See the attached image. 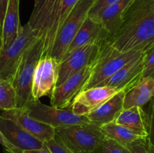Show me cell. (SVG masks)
Segmentation results:
<instances>
[{"instance_id":"obj_24","label":"cell","mask_w":154,"mask_h":153,"mask_svg":"<svg viewBox=\"0 0 154 153\" xmlns=\"http://www.w3.org/2000/svg\"><path fill=\"white\" fill-rule=\"evenodd\" d=\"M92 153H129L123 146L112 140L104 137L98 148Z\"/></svg>"},{"instance_id":"obj_27","label":"cell","mask_w":154,"mask_h":153,"mask_svg":"<svg viewBox=\"0 0 154 153\" xmlns=\"http://www.w3.org/2000/svg\"><path fill=\"white\" fill-rule=\"evenodd\" d=\"M45 144L52 153H74L56 138L45 142Z\"/></svg>"},{"instance_id":"obj_20","label":"cell","mask_w":154,"mask_h":153,"mask_svg":"<svg viewBox=\"0 0 154 153\" xmlns=\"http://www.w3.org/2000/svg\"><path fill=\"white\" fill-rule=\"evenodd\" d=\"M154 98V77L138 82L126 92L123 100V109L140 106L142 107Z\"/></svg>"},{"instance_id":"obj_30","label":"cell","mask_w":154,"mask_h":153,"mask_svg":"<svg viewBox=\"0 0 154 153\" xmlns=\"http://www.w3.org/2000/svg\"><path fill=\"white\" fill-rule=\"evenodd\" d=\"M22 153H52L51 150L47 147V146H44L42 148H37V149H32V150H26V151H23Z\"/></svg>"},{"instance_id":"obj_12","label":"cell","mask_w":154,"mask_h":153,"mask_svg":"<svg viewBox=\"0 0 154 153\" xmlns=\"http://www.w3.org/2000/svg\"><path fill=\"white\" fill-rule=\"evenodd\" d=\"M0 116L16 123L18 126L43 142L54 139L55 128L32 118L24 107L2 110Z\"/></svg>"},{"instance_id":"obj_14","label":"cell","mask_w":154,"mask_h":153,"mask_svg":"<svg viewBox=\"0 0 154 153\" xmlns=\"http://www.w3.org/2000/svg\"><path fill=\"white\" fill-rule=\"evenodd\" d=\"M143 53L138 58L131 61L114 75L107 79L99 86L114 87L125 92L141 81L143 69Z\"/></svg>"},{"instance_id":"obj_6","label":"cell","mask_w":154,"mask_h":153,"mask_svg":"<svg viewBox=\"0 0 154 153\" xmlns=\"http://www.w3.org/2000/svg\"><path fill=\"white\" fill-rule=\"evenodd\" d=\"M37 37L35 32L27 22L22 26L19 35L11 44L2 49L0 55V79L12 83L15 73L24 53Z\"/></svg>"},{"instance_id":"obj_2","label":"cell","mask_w":154,"mask_h":153,"mask_svg":"<svg viewBox=\"0 0 154 153\" xmlns=\"http://www.w3.org/2000/svg\"><path fill=\"white\" fill-rule=\"evenodd\" d=\"M143 52L144 51L141 50L121 52L107 43L100 48L99 54L93 64L90 77L84 90L99 86L123 66L139 57Z\"/></svg>"},{"instance_id":"obj_18","label":"cell","mask_w":154,"mask_h":153,"mask_svg":"<svg viewBox=\"0 0 154 153\" xmlns=\"http://www.w3.org/2000/svg\"><path fill=\"white\" fill-rule=\"evenodd\" d=\"M22 28L20 21V0H8L2 23V46L6 47L19 35Z\"/></svg>"},{"instance_id":"obj_9","label":"cell","mask_w":154,"mask_h":153,"mask_svg":"<svg viewBox=\"0 0 154 153\" xmlns=\"http://www.w3.org/2000/svg\"><path fill=\"white\" fill-rule=\"evenodd\" d=\"M59 62L51 56H43L38 62L35 68L32 83V100L50 96L57 85Z\"/></svg>"},{"instance_id":"obj_31","label":"cell","mask_w":154,"mask_h":153,"mask_svg":"<svg viewBox=\"0 0 154 153\" xmlns=\"http://www.w3.org/2000/svg\"><path fill=\"white\" fill-rule=\"evenodd\" d=\"M1 33H2V22H1V20H0V38H1Z\"/></svg>"},{"instance_id":"obj_33","label":"cell","mask_w":154,"mask_h":153,"mask_svg":"<svg viewBox=\"0 0 154 153\" xmlns=\"http://www.w3.org/2000/svg\"><path fill=\"white\" fill-rule=\"evenodd\" d=\"M4 152H5V153H13V152H11L8 151V150H7V149H5Z\"/></svg>"},{"instance_id":"obj_29","label":"cell","mask_w":154,"mask_h":153,"mask_svg":"<svg viewBox=\"0 0 154 153\" xmlns=\"http://www.w3.org/2000/svg\"><path fill=\"white\" fill-rule=\"evenodd\" d=\"M0 144L2 146L5 148V149L8 150V151L11 152L13 153H22L23 151H21L20 149H19L18 148H17L16 146L13 145V144L11 143L8 140L5 138V136L3 135V134L2 133L1 130H0Z\"/></svg>"},{"instance_id":"obj_32","label":"cell","mask_w":154,"mask_h":153,"mask_svg":"<svg viewBox=\"0 0 154 153\" xmlns=\"http://www.w3.org/2000/svg\"><path fill=\"white\" fill-rule=\"evenodd\" d=\"M2 49V42H1V39H0V55H1Z\"/></svg>"},{"instance_id":"obj_1","label":"cell","mask_w":154,"mask_h":153,"mask_svg":"<svg viewBox=\"0 0 154 153\" xmlns=\"http://www.w3.org/2000/svg\"><path fill=\"white\" fill-rule=\"evenodd\" d=\"M108 44L121 52L144 51L153 45L154 0H133Z\"/></svg>"},{"instance_id":"obj_13","label":"cell","mask_w":154,"mask_h":153,"mask_svg":"<svg viewBox=\"0 0 154 153\" xmlns=\"http://www.w3.org/2000/svg\"><path fill=\"white\" fill-rule=\"evenodd\" d=\"M109 40L110 35L102 24L94 18L87 16L63 57L74 50L89 44H96L102 47L108 43Z\"/></svg>"},{"instance_id":"obj_34","label":"cell","mask_w":154,"mask_h":153,"mask_svg":"<svg viewBox=\"0 0 154 153\" xmlns=\"http://www.w3.org/2000/svg\"><path fill=\"white\" fill-rule=\"evenodd\" d=\"M38 1L39 0H35V3H37Z\"/></svg>"},{"instance_id":"obj_25","label":"cell","mask_w":154,"mask_h":153,"mask_svg":"<svg viewBox=\"0 0 154 153\" xmlns=\"http://www.w3.org/2000/svg\"><path fill=\"white\" fill-rule=\"evenodd\" d=\"M150 113L148 116V134L147 137V143L148 148L154 153V98L151 100Z\"/></svg>"},{"instance_id":"obj_10","label":"cell","mask_w":154,"mask_h":153,"mask_svg":"<svg viewBox=\"0 0 154 153\" xmlns=\"http://www.w3.org/2000/svg\"><path fill=\"white\" fill-rule=\"evenodd\" d=\"M92 65H88L68 78L65 82L55 87L49 96L51 106L61 109H70L74 100L84 86L90 77Z\"/></svg>"},{"instance_id":"obj_28","label":"cell","mask_w":154,"mask_h":153,"mask_svg":"<svg viewBox=\"0 0 154 153\" xmlns=\"http://www.w3.org/2000/svg\"><path fill=\"white\" fill-rule=\"evenodd\" d=\"M118 1H120V0H94V3H93V7L89 12V14H93L100 9L106 7L109 4H113V3L117 2Z\"/></svg>"},{"instance_id":"obj_17","label":"cell","mask_w":154,"mask_h":153,"mask_svg":"<svg viewBox=\"0 0 154 153\" xmlns=\"http://www.w3.org/2000/svg\"><path fill=\"white\" fill-rule=\"evenodd\" d=\"M125 94L124 91H120L85 116L91 124L98 127L113 122L123 110Z\"/></svg>"},{"instance_id":"obj_16","label":"cell","mask_w":154,"mask_h":153,"mask_svg":"<svg viewBox=\"0 0 154 153\" xmlns=\"http://www.w3.org/2000/svg\"><path fill=\"white\" fill-rule=\"evenodd\" d=\"M132 1L133 0H120L100 9L93 14H88V16L94 18L102 24L111 39L120 28L123 15Z\"/></svg>"},{"instance_id":"obj_15","label":"cell","mask_w":154,"mask_h":153,"mask_svg":"<svg viewBox=\"0 0 154 153\" xmlns=\"http://www.w3.org/2000/svg\"><path fill=\"white\" fill-rule=\"evenodd\" d=\"M0 130L6 139L21 151L41 148L45 142L39 140L16 123L0 116Z\"/></svg>"},{"instance_id":"obj_5","label":"cell","mask_w":154,"mask_h":153,"mask_svg":"<svg viewBox=\"0 0 154 153\" xmlns=\"http://www.w3.org/2000/svg\"><path fill=\"white\" fill-rule=\"evenodd\" d=\"M94 0H79L57 32L50 55L60 62L88 16Z\"/></svg>"},{"instance_id":"obj_11","label":"cell","mask_w":154,"mask_h":153,"mask_svg":"<svg viewBox=\"0 0 154 153\" xmlns=\"http://www.w3.org/2000/svg\"><path fill=\"white\" fill-rule=\"evenodd\" d=\"M120 92L114 87L107 86L85 89L76 96L70 109L77 115L85 116Z\"/></svg>"},{"instance_id":"obj_21","label":"cell","mask_w":154,"mask_h":153,"mask_svg":"<svg viewBox=\"0 0 154 153\" xmlns=\"http://www.w3.org/2000/svg\"><path fill=\"white\" fill-rule=\"evenodd\" d=\"M99 128L105 138L112 140L124 147L132 142L147 138L114 122L104 124Z\"/></svg>"},{"instance_id":"obj_8","label":"cell","mask_w":154,"mask_h":153,"mask_svg":"<svg viewBox=\"0 0 154 153\" xmlns=\"http://www.w3.org/2000/svg\"><path fill=\"white\" fill-rule=\"evenodd\" d=\"M101 46L96 44H89L74 50L65 56L59 63L58 78L56 87L83 68L94 63Z\"/></svg>"},{"instance_id":"obj_35","label":"cell","mask_w":154,"mask_h":153,"mask_svg":"<svg viewBox=\"0 0 154 153\" xmlns=\"http://www.w3.org/2000/svg\"><path fill=\"white\" fill-rule=\"evenodd\" d=\"M79 153H92V152H79Z\"/></svg>"},{"instance_id":"obj_7","label":"cell","mask_w":154,"mask_h":153,"mask_svg":"<svg viewBox=\"0 0 154 153\" xmlns=\"http://www.w3.org/2000/svg\"><path fill=\"white\" fill-rule=\"evenodd\" d=\"M32 118L54 128L74 124H87V117L75 114L71 109H61L44 104L39 100H31L24 107Z\"/></svg>"},{"instance_id":"obj_23","label":"cell","mask_w":154,"mask_h":153,"mask_svg":"<svg viewBox=\"0 0 154 153\" xmlns=\"http://www.w3.org/2000/svg\"><path fill=\"white\" fill-rule=\"evenodd\" d=\"M154 77V44L144 51L141 80Z\"/></svg>"},{"instance_id":"obj_3","label":"cell","mask_w":154,"mask_h":153,"mask_svg":"<svg viewBox=\"0 0 154 153\" xmlns=\"http://www.w3.org/2000/svg\"><path fill=\"white\" fill-rule=\"evenodd\" d=\"M43 54V43L36 38L24 53L12 81L16 96V107H25L32 100V83L38 62Z\"/></svg>"},{"instance_id":"obj_4","label":"cell","mask_w":154,"mask_h":153,"mask_svg":"<svg viewBox=\"0 0 154 153\" xmlns=\"http://www.w3.org/2000/svg\"><path fill=\"white\" fill-rule=\"evenodd\" d=\"M105 137L95 124H74L55 128L54 138L74 153L93 152Z\"/></svg>"},{"instance_id":"obj_26","label":"cell","mask_w":154,"mask_h":153,"mask_svg":"<svg viewBox=\"0 0 154 153\" xmlns=\"http://www.w3.org/2000/svg\"><path fill=\"white\" fill-rule=\"evenodd\" d=\"M129 153H152L147 143V138L140 140L125 146Z\"/></svg>"},{"instance_id":"obj_19","label":"cell","mask_w":154,"mask_h":153,"mask_svg":"<svg viewBox=\"0 0 154 153\" xmlns=\"http://www.w3.org/2000/svg\"><path fill=\"white\" fill-rule=\"evenodd\" d=\"M114 122L133 130L135 133L147 137L148 116L142 107L132 106L123 109Z\"/></svg>"},{"instance_id":"obj_22","label":"cell","mask_w":154,"mask_h":153,"mask_svg":"<svg viewBox=\"0 0 154 153\" xmlns=\"http://www.w3.org/2000/svg\"><path fill=\"white\" fill-rule=\"evenodd\" d=\"M16 107V96L13 85L8 80L0 79V109L2 110Z\"/></svg>"}]
</instances>
